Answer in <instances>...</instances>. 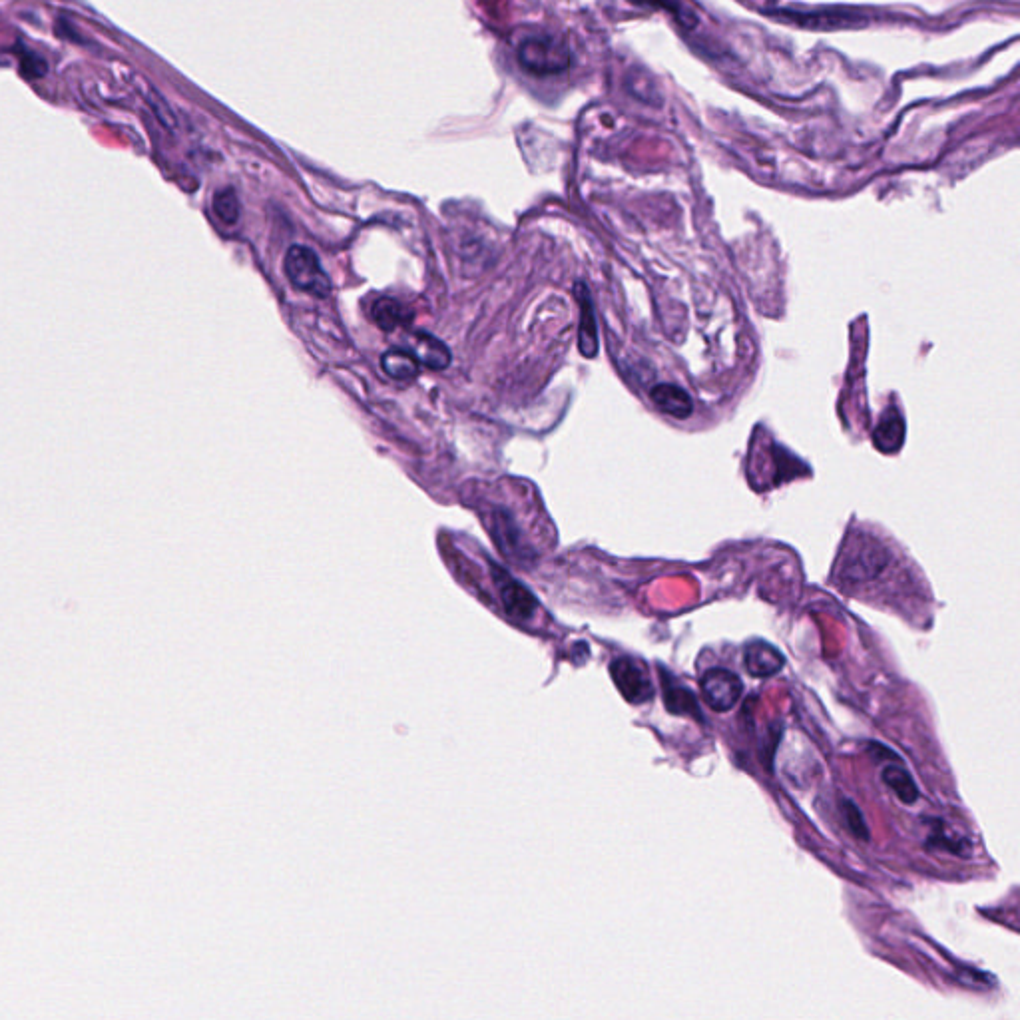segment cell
<instances>
[{"label": "cell", "instance_id": "1", "mask_svg": "<svg viewBox=\"0 0 1020 1020\" xmlns=\"http://www.w3.org/2000/svg\"><path fill=\"white\" fill-rule=\"evenodd\" d=\"M516 58L526 72L538 74V76L558 74V72L566 70L570 64L568 48L552 36L526 38L518 46Z\"/></svg>", "mask_w": 1020, "mask_h": 1020}, {"label": "cell", "instance_id": "2", "mask_svg": "<svg viewBox=\"0 0 1020 1020\" xmlns=\"http://www.w3.org/2000/svg\"><path fill=\"white\" fill-rule=\"evenodd\" d=\"M285 275L293 287L307 291L315 297H327L331 291V281L325 269L319 263V257L313 250L305 246H293L283 263Z\"/></svg>", "mask_w": 1020, "mask_h": 1020}, {"label": "cell", "instance_id": "3", "mask_svg": "<svg viewBox=\"0 0 1020 1020\" xmlns=\"http://www.w3.org/2000/svg\"><path fill=\"white\" fill-rule=\"evenodd\" d=\"M610 676L628 704L640 706L654 698V680L642 660L634 656H620L610 664Z\"/></svg>", "mask_w": 1020, "mask_h": 1020}, {"label": "cell", "instance_id": "4", "mask_svg": "<svg viewBox=\"0 0 1020 1020\" xmlns=\"http://www.w3.org/2000/svg\"><path fill=\"white\" fill-rule=\"evenodd\" d=\"M704 702L720 714L734 710L744 694L742 678L726 668H710L700 678Z\"/></svg>", "mask_w": 1020, "mask_h": 1020}, {"label": "cell", "instance_id": "5", "mask_svg": "<svg viewBox=\"0 0 1020 1020\" xmlns=\"http://www.w3.org/2000/svg\"><path fill=\"white\" fill-rule=\"evenodd\" d=\"M660 686L664 696V706L674 716H686L696 722H704V714L696 694L678 682L666 668H660Z\"/></svg>", "mask_w": 1020, "mask_h": 1020}, {"label": "cell", "instance_id": "6", "mask_svg": "<svg viewBox=\"0 0 1020 1020\" xmlns=\"http://www.w3.org/2000/svg\"><path fill=\"white\" fill-rule=\"evenodd\" d=\"M744 666L754 678H771L781 672L785 660L773 644L764 640H754L744 650Z\"/></svg>", "mask_w": 1020, "mask_h": 1020}, {"label": "cell", "instance_id": "7", "mask_svg": "<svg viewBox=\"0 0 1020 1020\" xmlns=\"http://www.w3.org/2000/svg\"><path fill=\"white\" fill-rule=\"evenodd\" d=\"M495 580L507 614L516 620H530L536 610V600L518 582H514L509 574L501 570H495Z\"/></svg>", "mask_w": 1020, "mask_h": 1020}, {"label": "cell", "instance_id": "8", "mask_svg": "<svg viewBox=\"0 0 1020 1020\" xmlns=\"http://www.w3.org/2000/svg\"><path fill=\"white\" fill-rule=\"evenodd\" d=\"M576 297H578V303H580V331H578L580 353L584 357L592 359L598 353V329H596L594 305H592L590 293H588L584 283L576 285Z\"/></svg>", "mask_w": 1020, "mask_h": 1020}, {"label": "cell", "instance_id": "9", "mask_svg": "<svg viewBox=\"0 0 1020 1020\" xmlns=\"http://www.w3.org/2000/svg\"><path fill=\"white\" fill-rule=\"evenodd\" d=\"M409 351L421 365L429 369H447L451 365V351L447 345L429 333L411 335Z\"/></svg>", "mask_w": 1020, "mask_h": 1020}, {"label": "cell", "instance_id": "10", "mask_svg": "<svg viewBox=\"0 0 1020 1020\" xmlns=\"http://www.w3.org/2000/svg\"><path fill=\"white\" fill-rule=\"evenodd\" d=\"M650 397L662 413L672 415L676 419H686L694 411L692 397L682 387H676V385H668V383L656 385L652 389Z\"/></svg>", "mask_w": 1020, "mask_h": 1020}, {"label": "cell", "instance_id": "11", "mask_svg": "<svg viewBox=\"0 0 1020 1020\" xmlns=\"http://www.w3.org/2000/svg\"><path fill=\"white\" fill-rule=\"evenodd\" d=\"M881 779L895 793V797L901 803L913 805L919 801V795H921L919 785L915 783L913 775L903 765H885L881 771Z\"/></svg>", "mask_w": 1020, "mask_h": 1020}, {"label": "cell", "instance_id": "12", "mask_svg": "<svg viewBox=\"0 0 1020 1020\" xmlns=\"http://www.w3.org/2000/svg\"><path fill=\"white\" fill-rule=\"evenodd\" d=\"M371 315H373V321L383 329V331H393L397 329L399 325H407L409 323V313L407 309L391 299V297H379L375 303H373V309H371Z\"/></svg>", "mask_w": 1020, "mask_h": 1020}, {"label": "cell", "instance_id": "13", "mask_svg": "<svg viewBox=\"0 0 1020 1020\" xmlns=\"http://www.w3.org/2000/svg\"><path fill=\"white\" fill-rule=\"evenodd\" d=\"M419 361L413 357L411 351L391 349L383 355L381 367L383 371L393 379H413L419 375Z\"/></svg>", "mask_w": 1020, "mask_h": 1020}, {"label": "cell", "instance_id": "14", "mask_svg": "<svg viewBox=\"0 0 1020 1020\" xmlns=\"http://www.w3.org/2000/svg\"><path fill=\"white\" fill-rule=\"evenodd\" d=\"M903 433H905L903 419L895 411H891L887 417H883L875 431V445L887 453L897 451L903 443Z\"/></svg>", "mask_w": 1020, "mask_h": 1020}, {"label": "cell", "instance_id": "15", "mask_svg": "<svg viewBox=\"0 0 1020 1020\" xmlns=\"http://www.w3.org/2000/svg\"><path fill=\"white\" fill-rule=\"evenodd\" d=\"M927 847L929 849H939V851H945V853H951V855L967 857L969 849H971V843L965 837L951 835L949 829L943 825V821H937V827L931 831V835L927 839Z\"/></svg>", "mask_w": 1020, "mask_h": 1020}, {"label": "cell", "instance_id": "16", "mask_svg": "<svg viewBox=\"0 0 1020 1020\" xmlns=\"http://www.w3.org/2000/svg\"><path fill=\"white\" fill-rule=\"evenodd\" d=\"M839 811L843 815L847 831L855 839H859V841H869V827H867L865 817H863L861 809L857 807V803H853L851 799H841L839 801Z\"/></svg>", "mask_w": 1020, "mask_h": 1020}, {"label": "cell", "instance_id": "17", "mask_svg": "<svg viewBox=\"0 0 1020 1020\" xmlns=\"http://www.w3.org/2000/svg\"><path fill=\"white\" fill-rule=\"evenodd\" d=\"M214 212L224 224H236L240 220V202L232 188L220 190L214 198Z\"/></svg>", "mask_w": 1020, "mask_h": 1020}]
</instances>
